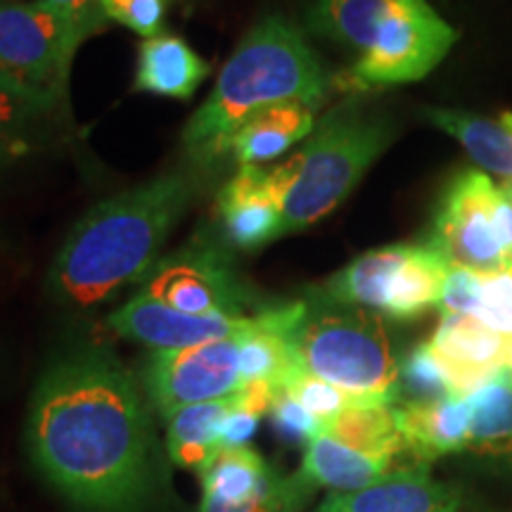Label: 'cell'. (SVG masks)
Masks as SVG:
<instances>
[{
  "instance_id": "obj_1",
  "label": "cell",
  "mask_w": 512,
  "mask_h": 512,
  "mask_svg": "<svg viewBox=\"0 0 512 512\" xmlns=\"http://www.w3.org/2000/svg\"><path fill=\"white\" fill-rule=\"evenodd\" d=\"M27 446L79 512H150L164 494L145 399L107 347L86 344L50 363L31 394Z\"/></svg>"
},
{
  "instance_id": "obj_2",
  "label": "cell",
  "mask_w": 512,
  "mask_h": 512,
  "mask_svg": "<svg viewBox=\"0 0 512 512\" xmlns=\"http://www.w3.org/2000/svg\"><path fill=\"white\" fill-rule=\"evenodd\" d=\"M197 188L195 176L176 171L95 204L55 256L50 268L55 297L88 309L143 280Z\"/></svg>"
},
{
  "instance_id": "obj_3",
  "label": "cell",
  "mask_w": 512,
  "mask_h": 512,
  "mask_svg": "<svg viewBox=\"0 0 512 512\" xmlns=\"http://www.w3.org/2000/svg\"><path fill=\"white\" fill-rule=\"evenodd\" d=\"M330 81L306 36L283 15H268L242 38L223 64L214 91L192 114L183 145L197 164L228 155L254 114L285 102L318 107Z\"/></svg>"
},
{
  "instance_id": "obj_4",
  "label": "cell",
  "mask_w": 512,
  "mask_h": 512,
  "mask_svg": "<svg viewBox=\"0 0 512 512\" xmlns=\"http://www.w3.org/2000/svg\"><path fill=\"white\" fill-rule=\"evenodd\" d=\"M392 140V121L366 105L347 102L325 114L304 147L268 171L283 235L299 233L335 211Z\"/></svg>"
},
{
  "instance_id": "obj_5",
  "label": "cell",
  "mask_w": 512,
  "mask_h": 512,
  "mask_svg": "<svg viewBox=\"0 0 512 512\" xmlns=\"http://www.w3.org/2000/svg\"><path fill=\"white\" fill-rule=\"evenodd\" d=\"M299 373L335 384L368 406L401 399V358L382 313L313 294L290 332Z\"/></svg>"
},
{
  "instance_id": "obj_6",
  "label": "cell",
  "mask_w": 512,
  "mask_h": 512,
  "mask_svg": "<svg viewBox=\"0 0 512 512\" xmlns=\"http://www.w3.org/2000/svg\"><path fill=\"white\" fill-rule=\"evenodd\" d=\"M448 268V261L430 245H389L358 256L318 294L394 320H413L439 306Z\"/></svg>"
},
{
  "instance_id": "obj_7",
  "label": "cell",
  "mask_w": 512,
  "mask_h": 512,
  "mask_svg": "<svg viewBox=\"0 0 512 512\" xmlns=\"http://www.w3.org/2000/svg\"><path fill=\"white\" fill-rule=\"evenodd\" d=\"M427 245L448 266L479 273L512 266V195L484 171H463L441 197Z\"/></svg>"
},
{
  "instance_id": "obj_8",
  "label": "cell",
  "mask_w": 512,
  "mask_h": 512,
  "mask_svg": "<svg viewBox=\"0 0 512 512\" xmlns=\"http://www.w3.org/2000/svg\"><path fill=\"white\" fill-rule=\"evenodd\" d=\"M91 36L43 0H0V76L67 105L76 50Z\"/></svg>"
},
{
  "instance_id": "obj_9",
  "label": "cell",
  "mask_w": 512,
  "mask_h": 512,
  "mask_svg": "<svg viewBox=\"0 0 512 512\" xmlns=\"http://www.w3.org/2000/svg\"><path fill=\"white\" fill-rule=\"evenodd\" d=\"M152 299L192 316L242 318L252 304L245 280L240 278L226 242L192 238L188 245L162 256L145 275L143 290Z\"/></svg>"
},
{
  "instance_id": "obj_10",
  "label": "cell",
  "mask_w": 512,
  "mask_h": 512,
  "mask_svg": "<svg viewBox=\"0 0 512 512\" xmlns=\"http://www.w3.org/2000/svg\"><path fill=\"white\" fill-rule=\"evenodd\" d=\"M456 38L458 31L427 0H394L351 79L361 88L418 81L444 60Z\"/></svg>"
},
{
  "instance_id": "obj_11",
  "label": "cell",
  "mask_w": 512,
  "mask_h": 512,
  "mask_svg": "<svg viewBox=\"0 0 512 512\" xmlns=\"http://www.w3.org/2000/svg\"><path fill=\"white\" fill-rule=\"evenodd\" d=\"M240 337L216 339L188 349H155L147 356L143 384L162 420L195 403L240 392Z\"/></svg>"
},
{
  "instance_id": "obj_12",
  "label": "cell",
  "mask_w": 512,
  "mask_h": 512,
  "mask_svg": "<svg viewBox=\"0 0 512 512\" xmlns=\"http://www.w3.org/2000/svg\"><path fill=\"white\" fill-rule=\"evenodd\" d=\"M252 316H219V313H207V316H192L178 309H171L150 294L138 292L131 302H126L107 318L110 330L119 337L133 339V342L145 344L155 349H188L197 344L216 342V339L240 337L254 328Z\"/></svg>"
},
{
  "instance_id": "obj_13",
  "label": "cell",
  "mask_w": 512,
  "mask_h": 512,
  "mask_svg": "<svg viewBox=\"0 0 512 512\" xmlns=\"http://www.w3.org/2000/svg\"><path fill=\"white\" fill-rule=\"evenodd\" d=\"M430 347L446 370L451 394L465 399L482 384L505 373L512 342L496 335L477 318L444 313Z\"/></svg>"
},
{
  "instance_id": "obj_14",
  "label": "cell",
  "mask_w": 512,
  "mask_h": 512,
  "mask_svg": "<svg viewBox=\"0 0 512 512\" xmlns=\"http://www.w3.org/2000/svg\"><path fill=\"white\" fill-rule=\"evenodd\" d=\"M223 240L235 249H259L283 238V216L261 166H238L216 200Z\"/></svg>"
},
{
  "instance_id": "obj_15",
  "label": "cell",
  "mask_w": 512,
  "mask_h": 512,
  "mask_svg": "<svg viewBox=\"0 0 512 512\" xmlns=\"http://www.w3.org/2000/svg\"><path fill=\"white\" fill-rule=\"evenodd\" d=\"M316 512H463V503L456 489L430 477L425 463H413L366 489L330 494Z\"/></svg>"
},
{
  "instance_id": "obj_16",
  "label": "cell",
  "mask_w": 512,
  "mask_h": 512,
  "mask_svg": "<svg viewBox=\"0 0 512 512\" xmlns=\"http://www.w3.org/2000/svg\"><path fill=\"white\" fill-rule=\"evenodd\" d=\"M406 453L415 463L430 465L434 458L470 448V406L460 396L434 401H406L394 406Z\"/></svg>"
},
{
  "instance_id": "obj_17",
  "label": "cell",
  "mask_w": 512,
  "mask_h": 512,
  "mask_svg": "<svg viewBox=\"0 0 512 512\" xmlns=\"http://www.w3.org/2000/svg\"><path fill=\"white\" fill-rule=\"evenodd\" d=\"M439 311L477 318L479 323L512 342V266L498 271H470L451 266Z\"/></svg>"
},
{
  "instance_id": "obj_18",
  "label": "cell",
  "mask_w": 512,
  "mask_h": 512,
  "mask_svg": "<svg viewBox=\"0 0 512 512\" xmlns=\"http://www.w3.org/2000/svg\"><path fill=\"white\" fill-rule=\"evenodd\" d=\"M209 76V64L176 34L145 38L138 48L133 88L138 93L188 100Z\"/></svg>"
},
{
  "instance_id": "obj_19",
  "label": "cell",
  "mask_w": 512,
  "mask_h": 512,
  "mask_svg": "<svg viewBox=\"0 0 512 512\" xmlns=\"http://www.w3.org/2000/svg\"><path fill=\"white\" fill-rule=\"evenodd\" d=\"M313 128L316 117L309 105L285 102L268 107L240 128L228 155H233L238 166H264L285 155L292 145L309 138Z\"/></svg>"
},
{
  "instance_id": "obj_20",
  "label": "cell",
  "mask_w": 512,
  "mask_h": 512,
  "mask_svg": "<svg viewBox=\"0 0 512 512\" xmlns=\"http://www.w3.org/2000/svg\"><path fill=\"white\" fill-rule=\"evenodd\" d=\"M392 465L394 460L366 456L328 434H316L306 444L302 477L309 479L313 486L332 489L335 494H349L382 482L394 472Z\"/></svg>"
},
{
  "instance_id": "obj_21",
  "label": "cell",
  "mask_w": 512,
  "mask_h": 512,
  "mask_svg": "<svg viewBox=\"0 0 512 512\" xmlns=\"http://www.w3.org/2000/svg\"><path fill=\"white\" fill-rule=\"evenodd\" d=\"M425 114L434 126L456 138L484 171L501 178L503 188H510L512 112H503L498 117H479L458 110H427Z\"/></svg>"
},
{
  "instance_id": "obj_22",
  "label": "cell",
  "mask_w": 512,
  "mask_h": 512,
  "mask_svg": "<svg viewBox=\"0 0 512 512\" xmlns=\"http://www.w3.org/2000/svg\"><path fill=\"white\" fill-rule=\"evenodd\" d=\"M235 394L185 406L166 418V451L176 465L200 475L207 470V465L223 448L221 422L235 406Z\"/></svg>"
},
{
  "instance_id": "obj_23",
  "label": "cell",
  "mask_w": 512,
  "mask_h": 512,
  "mask_svg": "<svg viewBox=\"0 0 512 512\" xmlns=\"http://www.w3.org/2000/svg\"><path fill=\"white\" fill-rule=\"evenodd\" d=\"M62 107L0 76V166L29 155Z\"/></svg>"
},
{
  "instance_id": "obj_24",
  "label": "cell",
  "mask_w": 512,
  "mask_h": 512,
  "mask_svg": "<svg viewBox=\"0 0 512 512\" xmlns=\"http://www.w3.org/2000/svg\"><path fill=\"white\" fill-rule=\"evenodd\" d=\"M320 434L342 441L344 446L356 448L366 456L394 460L406 453L403 437L396 422L394 406H366L358 403L335 418L320 425Z\"/></svg>"
},
{
  "instance_id": "obj_25",
  "label": "cell",
  "mask_w": 512,
  "mask_h": 512,
  "mask_svg": "<svg viewBox=\"0 0 512 512\" xmlns=\"http://www.w3.org/2000/svg\"><path fill=\"white\" fill-rule=\"evenodd\" d=\"M392 3L394 0H316L309 22L316 34L363 55Z\"/></svg>"
},
{
  "instance_id": "obj_26",
  "label": "cell",
  "mask_w": 512,
  "mask_h": 512,
  "mask_svg": "<svg viewBox=\"0 0 512 512\" xmlns=\"http://www.w3.org/2000/svg\"><path fill=\"white\" fill-rule=\"evenodd\" d=\"M200 477L204 498L238 503L259 494L275 477V470L252 446H223Z\"/></svg>"
},
{
  "instance_id": "obj_27",
  "label": "cell",
  "mask_w": 512,
  "mask_h": 512,
  "mask_svg": "<svg viewBox=\"0 0 512 512\" xmlns=\"http://www.w3.org/2000/svg\"><path fill=\"white\" fill-rule=\"evenodd\" d=\"M470 406V448L512 453V380L508 370L465 396Z\"/></svg>"
},
{
  "instance_id": "obj_28",
  "label": "cell",
  "mask_w": 512,
  "mask_h": 512,
  "mask_svg": "<svg viewBox=\"0 0 512 512\" xmlns=\"http://www.w3.org/2000/svg\"><path fill=\"white\" fill-rule=\"evenodd\" d=\"M313 489L316 486L309 479H304L302 472L292 477L275 472L271 482L247 501L223 503L214 501V498H204L200 512H299L309 503Z\"/></svg>"
},
{
  "instance_id": "obj_29",
  "label": "cell",
  "mask_w": 512,
  "mask_h": 512,
  "mask_svg": "<svg viewBox=\"0 0 512 512\" xmlns=\"http://www.w3.org/2000/svg\"><path fill=\"white\" fill-rule=\"evenodd\" d=\"M403 394H408V401H434L453 396L446 370L430 342L418 344L401 361V396Z\"/></svg>"
},
{
  "instance_id": "obj_30",
  "label": "cell",
  "mask_w": 512,
  "mask_h": 512,
  "mask_svg": "<svg viewBox=\"0 0 512 512\" xmlns=\"http://www.w3.org/2000/svg\"><path fill=\"white\" fill-rule=\"evenodd\" d=\"M283 392L292 396L294 401H299L311 415H316L320 422L335 418L342 411H347L351 406H358L354 396H349L342 389H337L335 384L318 380V377L306 375V373H294L290 382L285 384ZM368 406V403H366Z\"/></svg>"
},
{
  "instance_id": "obj_31",
  "label": "cell",
  "mask_w": 512,
  "mask_h": 512,
  "mask_svg": "<svg viewBox=\"0 0 512 512\" xmlns=\"http://www.w3.org/2000/svg\"><path fill=\"white\" fill-rule=\"evenodd\" d=\"M100 5L110 22L124 24L140 36L152 38L162 34L169 0H100Z\"/></svg>"
},
{
  "instance_id": "obj_32",
  "label": "cell",
  "mask_w": 512,
  "mask_h": 512,
  "mask_svg": "<svg viewBox=\"0 0 512 512\" xmlns=\"http://www.w3.org/2000/svg\"><path fill=\"white\" fill-rule=\"evenodd\" d=\"M268 415H271L275 432L290 444H309L316 434H320V425H323L316 415H311L302 403L294 401L287 392L275 396V403Z\"/></svg>"
},
{
  "instance_id": "obj_33",
  "label": "cell",
  "mask_w": 512,
  "mask_h": 512,
  "mask_svg": "<svg viewBox=\"0 0 512 512\" xmlns=\"http://www.w3.org/2000/svg\"><path fill=\"white\" fill-rule=\"evenodd\" d=\"M43 3L53 5L55 10H60L62 15L74 19L79 27H83L88 34H98L100 29H105V24L110 22L105 12H102L100 0H43Z\"/></svg>"
},
{
  "instance_id": "obj_34",
  "label": "cell",
  "mask_w": 512,
  "mask_h": 512,
  "mask_svg": "<svg viewBox=\"0 0 512 512\" xmlns=\"http://www.w3.org/2000/svg\"><path fill=\"white\" fill-rule=\"evenodd\" d=\"M261 415H256L247 408L240 406L238 394H235V406L230 408V413L221 422V444L223 446H245L252 434L259 427Z\"/></svg>"
},
{
  "instance_id": "obj_35",
  "label": "cell",
  "mask_w": 512,
  "mask_h": 512,
  "mask_svg": "<svg viewBox=\"0 0 512 512\" xmlns=\"http://www.w3.org/2000/svg\"><path fill=\"white\" fill-rule=\"evenodd\" d=\"M505 370H508V375H510V380H512V349H510V361H508V368H505Z\"/></svg>"
}]
</instances>
